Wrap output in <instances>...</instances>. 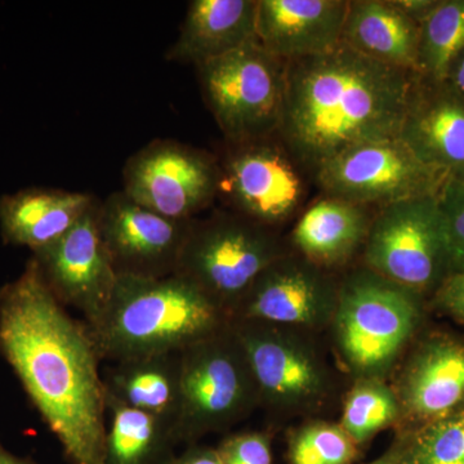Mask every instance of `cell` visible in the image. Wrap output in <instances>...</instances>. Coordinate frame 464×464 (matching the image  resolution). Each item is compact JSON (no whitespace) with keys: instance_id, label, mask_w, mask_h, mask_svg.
Masks as SVG:
<instances>
[{"instance_id":"29","label":"cell","mask_w":464,"mask_h":464,"mask_svg":"<svg viewBox=\"0 0 464 464\" xmlns=\"http://www.w3.org/2000/svg\"><path fill=\"white\" fill-rule=\"evenodd\" d=\"M445 237H447L450 274L464 270V181L449 179L438 195Z\"/></svg>"},{"instance_id":"24","label":"cell","mask_w":464,"mask_h":464,"mask_svg":"<svg viewBox=\"0 0 464 464\" xmlns=\"http://www.w3.org/2000/svg\"><path fill=\"white\" fill-rule=\"evenodd\" d=\"M111 423L106 431L103 464H164L179 444L176 426L106 396Z\"/></svg>"},{"instance_id":"19","label":"cell","mask_w":464,"mask_h":464,"mask_svg":"<svg viewBox=\"0 0 464 464\" xmlns=\"http://www.w3.org/2000/svg\"><path fill=\"white\" fill-rule=\"evenodd\" d=\"M96 203L84 192L30 188L0 198V234L11 246L38 252L66 234Z\"/></svg>"},{"instance_id":"31","label":"cell","mask_w":464,"mask_h":464,"mask_svg":"<svg viewBox=\"0 0 464 464\" xmlns=\"http://www.w3.org/2000/svg\"><path fill=\"white\" fill-rule=\"evenodd\" d=\"M433 306L464 324V270L449 275L433 293Z\"/></svg>"},{"instance_id":"32","label":"cell","mask_w":464,"mask_h":464,"mask_svg":"<svg viewBox=\"0 0 464 464\" xmlns=\"http://www.w3.org/2000/svg\"><path fill=\"white\" fill-rule=\"evenodd\" d=\"M164 464H224L217 449L192 447L179 457H170Z\"/></svg>"},{"instance_id":"30","label":"cell","mask_w":464,"mask_h":464,"mask_svg":"<svg viewBox=\"0 0 464 464\" xmlns=\"http://www.w3.org/2000/svg\"><path fill=\"white\" fill-rule=\"evenodd\" d=\"M217 450L224 464H273L271 438L266 432L232 435Z\"/></svg>"},{"instance_id":"2","label":"cell","mask_w":464,"mask_h":464,"mask_svg":"<svg viewBox=\"0 0 464 464\" xmlns=\"http://www.w3.org/2000/svg\"><path fill=\"white\" fill-rule=\"evenodd\" d=\"M418 76L362 56L343 42L286 61L276 134L295 160L314 170L348 149L396 139Z\"/></svg>"},{"instance_id":"13","label":"cell","mask_w":464,"mask_h":464,"mask_svg":"<svg viewBox=\"0 0 464 464\" xmlns=\"http://www.w3.org/2000/svg\"><path fill=\"white\" fill-rule=\"evenodd\" d=\"M268 139L230 143L218 164V194L237 215L259 225L285 221L301 204L304 183L284 151Z\"/></svg>"},{"instance_id":"21","label":"cell","mask_w":464,"mask_h":464,"mask_svg":"<svg viewBox=\"0 0 464 464\" xmlns=\"http://www.w3.org/2000/svg\"><path fill=\"white\" fill-rule=\"evenodd\" d=\"M342 42L384 65L418 72L420 25L392 0L348 3Z\"/></svg>"},{"instance_id":"34","label":"cell","mask_w":464,"mask_h":464,"mask_svg":"<svg viewBox=\"0 0 464 464\" xmlns=\"http://www.w3.org/2000/svg\"><path fill=\"white\" fill-rule=\"evenodd\" d=\"M445 84L464 100V51L451 63Z\"/></svg>"},{"instance_id":"14","label":"cell","mask_w":464,"mask_h":464,"mask_svg":"<svg viewBox=\"0 0 464 464\" xmlns=\"http://www.w3.org/2000/svg\"><path fill=\"white\" fill-rule=\"evenodd\" d=\"M338 286L324 268L308 259L283 255L258 275L231 320H255L304 332L331 326Z\"/></svg>"},{"instance_id":"10","label":"cell","mask_w":464,"mask_h":464,"mask_svg":"<svg viewBox=\"0 0 464 464\" xmlns=\"http://www.w3.org/2000/svg\"><path fill=\"white\" fill-rule=\"evenodd\" d=\"M316 179L329 198L365 207L439 195L448 181L415 157L399 137L341 152L317 168Z\"/></svg>"},{"instance_id":"23","label":"cell","mask_w":464,"mask_h":464,"mask_svg":"<svg viewBox=\"0 0 464 464\" xmlns=\"http://www.w3.org/2000/svg\"><path fill=\"white\" fill-rule=\"evenodd\" d=\"M179 373V353L115 362L103 381L106 396L176 426L181 399Z\"/></svg>"},{"instance_id":"15","label":"cell","mask_w":464,"mask_h":464,"mask_svg":"<svg viewBox=\"0 0 464 464\" xmlns=\"http://www.w3.org/2000/svg\"><path fill=\"white\" fill-rule=\"evenodd\" d=\"M191 222L159 215L124 191L100 201L101 239L118 275L166 277L176 273Z\"/></svg>"},{"instance_id":"7","label":"cell","mask_w":464,"mask_h":464,"mask_svg":"<svg viewBox=\"0 0 464 464\" xmlns=\"http://www.w3.org/2000/svg\"><path fill=\"white\" fill-rule=\"evenodd\" d=\"M197 67L204 100L227 142L255 141L277 133L286 61L253 41Z\"/></svg>"},{"instance_id":"3","label":"cell","mask_w":464,"mask_h":464,"mask_svg":"<svg viewBox=\"0 0 464 464\" xmlns=\"http://www.w3.org/2000/svg\"><path fill=\"white\" fill-rule=\"evenodd\" d=\"M231 316L185 277L118 275L99 322L88 326L101 360L170 355L225 331Z\"/></svg>"},{"instance_id":"6","label":"cell","mask_w":464,"mask_h":464,"mask_svg":"<svg viewBox=\"0 0 464 464\" xmlns=\"http://www.w3.org/2000/svg\"><path fill=\"white\" fill-rule=\"evenodd\" d=\"M284 255L267 226L237 215L192 219L176 275L197 285L232 316L258 275Z\"/></svg>"},{"instance_id":"11","label":"cell","mask_w":464,"mask_h":464,"mask_svg":"<svg viewBox=\"0 0 464 464\" xmlns=\"http://www.w3.org/2000/svg\"><path fill=\"white\" fill-rule=\"evenodd\" d=\"M123 191L168 218L190 221L218 194L219 168L206 152L155 140L128 159Z\"/></svg>"},{"instance_id":"8","label":"cell","mask_w":464,"mask_h":464,"mask_svg":"<svg viewBox=\"0 0 464 464\" xmlns=\"http://www.w3.org/2000/svg\"><path fill=\"white\" fill-rule=\"evenodd\" d=\"M366 268L420 295L435 293L450 275L438 195L382 207L364 244Z\"/></svg>"},{"instance_id":"20","label":"cell","mask_w":464,"mask_h":464,"mask_svg":"<svg viewBox=\"0 0 464 464\" xmlns=\"http://www.w3.org/2000/svg\"><path fill=\"white\" fill-rule=\"evenodd\" d=\"M258 0H192L167 60L199 65L257 41Z\"/></svg>"},{"instance_id":"22","label":"cell","mask_w":464,"mask_h":464,"mask_svg":"<svg viewBox=\"0 0 464 464\" xmlns=\"http://www.w3.org/2000/svg\"><path fill=\"white\" fill-rule=\"evenodd\" d=\"M371 224L365 206L326 197L302 215L293 241L302 257L322 268L334 267L364 246Z\"/></svg>"},{"instance_id":"1","label":"cell","mask_w":464,"mask_h":464,"mask_svg":"<svg viewBox=\"0 0 464 464\" xmlns=\"http://www.w3.org/2000/svg\"><path fill=\"white\" fill-rule=\"evenodd\" d=\"M0 353L72 464H103L106 391L87 324L67 313L35 259L0 289Z\"/></svg>"},{"instance_id":"26","label":"cell","mask_w":464,"mask_h":464,"mask_svg":"<svg viewBox=\"0 0 464 464\" xmlns=\"http://www.w3.org/2000/svg\"><path fill=\"white\" fill-rule=\"evenodd\" d=\"M400 420L401 411L393 387L383 380L362 378L348 392L340 426L362 447Z\"/></svg>"},{"instance_id":"36","label":"cell","mask_w":464,"mask_h":464,"mask_svg":"<svg viewBox=\"0 0 464 464\" xmlns=\"http://www.w3.org/2000/svg\"><path fill=\"white\" fill-rule=\"evenodd\" d=\"M0 464H36L33 460L26 459V458H20L12 454L11 451L5 448V445L0 441Z\"/></svg>"},{"instance_id":"16","label":"cell","mask_w":464,"mask_h":464,"mask_svg":"<svg viewBox=\"0 0 464 464\" xmlns=\"http://www.w3.org/2000/svg\"><path fill=\"white\" fill-rule=\"evenodd\" d=\"M402 430L464 411V338L432 332L418 341L400 369L395 386Z\"/></svg>"},{"instance_id":"35","label":"cell","mask_w":464,"mask_h":464,"mask_svg":"<svg viewBox=\"0 0 464 464\" xmlns=\"http://www.w3.org/2000/svg\"><path fill=\"white\" fill-rule=\"evenodd\" d=\"M404 447L405 433L401 430V431L396 435L390 448L387 449L381 457H378L373 462L366 464H400L401 463L402 453H404Z\"/></svg>"},{"instance_id":"4","label":"cell","mask_w":464,"mask_h":464,"mask_svg":"<svg viewBox=\"0 0 464 464\" xmlns=\"http://www.w3.org/2000/svg\"><path fill=\"white\" fill-rule=\"evenodd\" d=\"M422 317V295L360 268L338 286L333 340L355 381H386L413 341Z\"/></svg>"},{"instance_id":"18","label":"cell","mask_w":464,"mask_h":464,"mask_svg":"<svg viewBox=\"0 0 464 464\" xmlns=\"http://www.w3.org/2000/svg\"><path fill=\"white\" fill-rule=\"evenodd\" d=\"M348 0H258L256 35L284 61L315 56L342 42Z\"/></svg>"},{"instance_id":"17","label":"cell","mask_w":464,"mask_h":464,"mask_svg":"<svg viewBox=\"0 0 464 464\" xmlns=\"http://www.w3.org/2000/svg\"><path fill=\"white\" fill-rule=\"evenodd\" d=\"M399 139L448 181H464V100L447 84L418 76Z\"/></svg>"},{"instance_id":"28","label":"cell","mask_w":464,"mask_h":464,"mask_svg":"<svg viewBox=\"0 0 464 464\" xmlns=\"http://www.w3.org/2000/svg\"><path fill=\"white\" fill-rule=\"evenodd\" d=\"M359 445L340 424L311 422L299 427L288 440L289 464H351Z\"/></svg>"},{"instance_id":"5","label":"cell","mask_w":464,"mask_h":464,"mask_svg":"<svg viewBox=\"0 0 464 464\" xmlns=\"http://www.w3.org/2000/svg\"><path fill=\"white\" fill-rule=\"evenodd\" d=\"M179 442L228 429L261 405L248 357L230 325L179 353Z\"/></svg>"},{"instance_id":"25","label":"cell","mask_w":464,"mask_h":464,"mask_svg":"<svg viewBox=\"0 0 464 464\" xmlns=\"http://www.w3.org/2000/svg\"><path fill=\"white\" fill-rule=\"evenodd\" d=\"M464 51V0L438 2L420 24L418 72L445 83L449 69Z\"/></svg>"},{"instance_id":"9","label":"cell","mask_w":464,"mask_h":464,"mask_svg":"<svg viewBox=\"0 0 464 464\" xmlns=\"http://www.w3.org/2000/svg\"><path fill=\"white\" fill-rule=\"evenodd\" d=\"M231 328L248 357L261 405L277 413H308L331 395V372L306 332L239 319L231 320Z\"/></svg>"},{"instance_id":"27","label":"cell","mask_w":464,"mask_h":464,"mask_svg":"<svg viewBox=\"0 0 464 464\" xmlns=\"http://www.w3.org/2000/svg\"><path fill=\"white\" fill-rule=\"evenodd\" d=\"M402 431L400 464H464V411Z\"/></svg>"},{"instance_id":"33","label":"cell","mask_w":464,"mask_h":464,"mask_svg":"<svg viewBox=\"0 0 464 464\" xmlns=\"http://www.w3.org/2000/svg\"><path fill=\"white\" fill-rule=\"evenodd\" d=\"M392 3L400 11L404 12L406 16L413 18L418 25L431 14L432 9L438 5L435 0H393Z\"/></svg>"},{"instance_id":"12","label":"cell","mask_w":464,"mask_h":464,"mask_svg":"<svg viewBox=\"0 0 464 464\" xmlns=\"http://www.w3.org/2000/svg\"><path fill=\"white\" fill-rule=\"evenodd\" d=\"M99 208L96 200L63 237L33 256L58 301L83 314L88 326L108 310L118 282L101 239Z\"/></svg>"}]
</instances>
